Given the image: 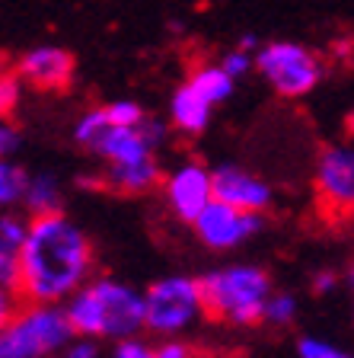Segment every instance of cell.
I'll return each mask as SVG.
<instances>
[{"instance_id":"1","label":"cell","mask_w":354,"mask_h":358,"mask_svg":"<svg viewBox=\"0 0 354 358\" xmlns=\"http://www.w3.org/2000/svg\"><path fill=\"white\" fill-rule=\"evenodd\" d=\"M20 266L26 304H67L96 272V250L80 224L58 211L32 217Z\"/></svg>"},{"instance_id":"2","label":"cell","mask_w":354,"mask_h":358,"mask_svg":"<svg viewBox=\"0 0 354 358\" xmlns=\"http://www.w3.org/2000/svg\"><path fill=\"white\" fill-rule=\"evenodd\" d=\"M67 317L77 336H96L109 343H121L147 333V298L131 282L115 275H93L67 301Z\"/></svg>"},{"instance_id":"3","label":"cell","mask_w":354,"mask_h":358,"mask_svg":"<svg viewBox=\"0 0 354 358\" xmlns=\"http://www.w3.org/2000/svg\"><path fill=\"white\" fill-rule=\"evenodd\" d=\"M201 294L211 320L246 329L262 323L265 304L274 294V282L256 262H227L201 275Z\"/></svg>"},{"instance_id":"4","label":"cell","mask_w":354,"mask_h":358,"mask_svg":"<svg viewBox=\"0 0 354 358\" xmlns=\"http://www.w3.org/2000/svg\"><path fill=\"white\" fill-rule=\"evenodd\" d=\"M74 336L64 304H22L13 320L0 323V358H54Z\"/></svg>"},{"instance_id":"5","label":"cell","mask_w":354,"mask_h":358,"mask_svg":"<svg viewBox=\"0 0 354 358\" xmlns=\"http://www.w3.org/2000/svg\"><path fill=\"white\" fill-rule=\"evenodd\" d=\"M147 298V333L156 339L189 333L207 317L201 278L195 275H163L144 288Z\"/></svg>"},{"instance_id":"6","label":"cell","mask_w":354,"mask_h":358,"mask_svg":"<svg viewBox=\"0 0 354 358\" xmlns=\"http://www.w3.org/2000/svg\"><path fill=\"white\" fill-rule=\"evenodd\" d=\"M256 71L281 99H303L319 87L325 64L313 48L300 42H265L256 52Z\"/></svg>"},{"instance_id":"7","label":"cell","mask_w":354,"mask_h":358,"mask_svg":"<svg viewBox=\"0 0 354 358\" xmlns=\"http://www.w3.org/2000/svg\"><path fill=\"white\" fill-rule=\"evenodd\" d=\"M316 205L332 221L354 217V141H332L316 154L313 166Z\"/></svg>"},{"instance_id":"8","label":"cell","mask_w":354,"mask_h":358,"mask_svg":"<svg viewBox=\"0 0 354 358\" xmlns=\"http://www.w3.org/2000/svg\"><path fill=\"white\" fill-rule=\"evenodd\" d=\"M163 205L176 221L195 224L201 217V211L214 201V166L201 164L195 157L179 160L172 170H166L163 179Z\"/></svg>"},{"instance_id":"9","label":"cell","mask_w":354,"mask_h":358,"mask_svg":"<svg viewBox=\"0 0 354 358\" xmlns=\"http://www.w3.org/2000/svg\"><path fill=\"white\" fill-rule=\"evenodd\" d=\"M268 227V215L262 211H239L233 205H223V201H211L201 217L192 224L195 237L214 250V253H230L236 246H243L246 240L258 237V234Z\"/></svg>"},{"instance_id":"10","label":"cell","mask_w":354,"mask_h":358,"mask_svg":"<svg viewBox=\"0 0 354 358\" xmlns=\"http://www.w3.org/2000/svg\"><path fill=\"white\" fill-rule=\"evenodd\" d=\"M16 74L22 77V83L38 93H61L74 83L77 74V58L67 52L64 45H32L26 52H20L10 64Z\"/></svg>"},{"instance_id":"11","label":"cell","mask_w":354,"mask_h":358,"mask_svg":"<svg viewBox=\"0 0 354 358\" xmlns=\"http://www.w3.org/2000/svg\"><path fill=\"white\" fill-rule=\"evenodd\" d=\"M214 199L223 205H233L239 211H262L274 205V189L268 186V179L252 173L249 166L239 164H217L214 166Z\"/></svg>"},{"instance_id":"12","label":"cell","mask_w":354,"mask_h":358,"mask_svg":"<svg viewBox=\"0 0 354 358\" xmlns=\"http://www.w3.org/2000/svg\"><path fill=\"white\" fill-rule=\"evenodd\" d=\"M166 170L156 160V154L138 157V160H121V164H105L103 186L118 195H147L163 186Z\"/></svg>"},{"instance_id":"13","label":"cell","mask_w":354,"mask_h":358,"mask_svg":"<svg viewBox=\"0 0 354 358\" xmlns=\"http://www.w3.org/2000/svg\"><path fill=\"white\" fill-rule=\"evenodd\" d=\"M211 115H214V106L207 103L205 96H198V90L185 80L172 90L170 96V125L176 128L185 138H198L207 131L211 125Z\"/></svg>"},{"instance_id":"14","label":"cell","mask_w":354,"mask_h":358,"mask_svg":"<svg viewBox=\"0 0 354 358\" xmlns=\"http://www.w3.org/2000/svg\"><path fill=\"white\" fill-rule=\"evenodd\" d=\"M89 154L99 157V160H105V164H121V160L150 157V154H156V150L147 144V138H144L140 125L138 128H121V125H112L109 122V125L99 131L96 141H93Z\"/></svg>"},{"instance_id":"15","label":"cell","mask_w":354,"mask_h":358,"mask_svg":"<svg viewBox=\"0 0 354 358\" xmlns=\"http://www.w3.org/2000/svg\"><path fill=\"white\" fill-rule=\"evenodd\" d=\"M22 208L29 217H45V215H58L64 211V189H61V179L52 170L32 173L29 179V192L22 199Z\"/></svg>"},{"instance_id":"16","label":"cell","mask_w":354,"mask_h":358,"mask_svg":"<svg viewBox=\"0 0 354 358\" xmlns=\"http://www.w3.org/2000/svg\"><path fill=\"white\" fill-rule=\"evenodd\" d=\"M189 83H192V87L198 90V96H205L207 103L214 106V109L233 96V87H236V80L227 74V71H223L221 64H201V67H195L192 74H189Z\"/></svg>"},{"instance_id":"17","label":"cell","mask_w":354,"mask_h":358,"mask_svg":"<svg viewBox=\"0 0 354 358\" xmlns=\"http://www.w3.org/2000/svg\"><path fill=\"white\" fill-rule=\"evenodd\" d=\"M32 173L16 160H0V205L3 211H13L16 205H22L26 192H29Z\"/></svg>"},{"instance_id":"18","label":"cell","mask_w":354,"mask_h":358,"mask_svg":"<svg viewBox=\"0 0 354 358\" xmlns=\"http://www.w3.org/2000/svg\"><path fill=\"white\" fill-rule=\"evenodd\" d=\"M297 313H300V301H297V294H290V291H274L272 298H268V304H265V317H262V323H265V327H274V329H288V327H294Z\"/></svg>"},{"instance_id":"19","label":"cell","mask_w":354,"mask_h":358,"mask_svg":"<svg viewBox=\"0 0 354 358\" xmlns=\"http://www.w3.org/2000/svg\"><path fill=\"white\" fill-rule=\"evenodd\" d=\"M32 217H22L16 211H3L0 217V250L3 253H22V246L29 240Z\"/></svg>"},{"instance_id":"20","label":"cell","mask_w":354,"mask_h":358,"mask_svg":"<svg viewBox=\"0 0 354 358\" xmlns=\"http://www.w3.org/2000/svg\"><path fill=\"white\" fill-rule=\"evenodd\" d=\"M109 125V115H105V106H99V109H87L80 115V119L74 122V128H71V138H74L77 148L89 150L93 148V141L99 138V131Z\"/></svg>"},{"instance_id":"21","label":"cell","mask_w":354,"mask_h":358,"mask_svg":"<svg viewBox=\"0 0 354 358\" xmlns=\"http://www.w3.org/2000/svg\"><path fill=\"white\" fill-rule=\"evenodd\" d=\"M22 77L16 74L10 64H3V74H0V115L3 119H13V112H16V106H20V99H22Z\"/></svg>"},{"instance_id":"22","label":"cell","mask_w":354,"mask_h":358,"mask_svg":"<svg viewBox=\"0 0 354 358\" xmlns=\"http://www.w3.org/2000/svg\"><path fill=\"white\" fill-rule=\"evenodd\" d=\"M105 115H109L112 125H121V128H138L147 119L144 106L134 103V99H112V103H105Z\"/></svg>"},{"instance_id":"23","label":"cell","mask_w":354,"mask_h":358,"mask_svg":"<svg viewBox=\"0 0 354 358\" xmlns=\"http://www.w3.org/2000/svg\"><path fill=\"white\" fill-rule=\"evenodd\" d=\"M297 355L300 358H354L348 349L329 343V339H319V336H300L297 339Z\"/></svg>"},{"instance_id":"24","label":"cell","mask_w":354,"mask_h":358,"mask_svg":"<svg viewBox=\"0 0 354 358\" xmlns=\"http://www.w3.org/2000/svg\"><path fill=\"white\" fill-rule=\"evenodd\" d=\"M0 291H10V294H20L22 298L20 253H3V250H0Z\"/></svg>"},{"instance_id":"25","label":"cell","mask_w":354,"mask_h":358,"mask_svg":"<svg viewBox=\"0 0 354 358\" xmlns=\"http://www.w3.org/2000/svg\"><path fill=\"white\" fill-rule=\"evenodd\" d=\"M217 64L227 71L233 80H239V77H246V74H252L256 71V52H243L239 45L236 48H230V52H223L221 55V61Z\"/></svg>"},{"instance_id":"26","label":"cell","mask_w":354,"mask_h":358,"mask_svg":"<svg viewBox=\"0 0 354 358\" xmlns=\"http://www.w3.org/2000/svg\"><path fill=\"white\" fill-rule=\"evenodd\" d=\"M109 358H160L156 355V343H147L144 336H131L121 343H112Z\"/></svg>"},{"instance_id":"27","label":"cell","mask_w":354,"mask_h":358,"mask_svg":"<svg viewBox=\"0 0 354 358\" xmlns=\"http://www.w3.org/2000/svg\"><path fill=\"white\" fill-rule=\"evenodd\" d=\"M58 358H103V339H96V336H74V343L67 345Z\"/></svg>"},{"instance_id":"28","label":"cell","mask_w":354,"mask_h":358,"mask_svg":"<svg viewBox=\"0 0 354 358\" xmlns=\"http://www.w3.org/2000/svg\"><path fill=\"white\" fill-rule=\"evenodd\" d=\"M140 131H144V138H147L150 148L160 150V148H166V141H170V131H176V128H172L170 122L156 119V115H147V119H144V125H140Z\"/></svg>"},{"instance_id":"29","label":"cell","mask_w":354,"mask_h":358,"mask_svg":"<svg viewBox=\"0 0 354 358\" xmlns=\"http://www.w3.org/2000/svg\"><path fill=\"white\" fill-rule=\"evenodd\" d=\"M22 148V131L13 125V119L0 122V157L3 160H13V154H20Z\"/></svg>"},{"instance_id":"30","label":"cell","mask_w":354,"mask_h":358,"mask_svg":"<svg viewBox=\"0 0 354 358\" xmlns=\"http://www.w3.org/2000/svg\"><path fill=\"white\" fill-rule=\"evenodd\" d=\"M156 355L160 358H195V349L185 343L182 336H172V339H160L156 343Z\"/></svg>"},{"instance_id":"31","label":"cell","mask_w":354,"mask_h":358,"mask_svg":"<svg viewBox=\"0 0 354 358\" xmlns=\"http://www.w3.org/2000/svg\"><path fill=\"white\" fill-rule=\"evenodd\" d=\"M335 285H339V275H335V272H329V268L313 275V291H316V294H332Z\"/></svg>"},{"instance_id":"32","label":"cell","mask_w":354,"mask_h":358,"mask_svg":"<svg viewBox=\"0 0 354 358\" xmlns=\"http://www.w3.org/2000/svg\"><path fill=\"white\" fill-rule=\"evenodd\" d=\"M239 48H243V52H258L262 42H258V36H252V32H243V36H239Z\"/></svg>"},{"instance_id":"33","label":"cell","mask_w":354,"mask_h":358,"mask_svg":"<svg viewBox=\"0 0 354 358\" xmlns=\"http://www.w3.org/2000/svg\"><path fill=\"white\" fill-rule=\"evenodd\" d=\"M345 282H348V288L354 291V262H351V268H348V272H345Z\"/></svg>"},{"instance_id":"34","label":"cell","mask_w":354,"mask_h":358,"mask_svg":"<svg viewBox=\"0 0 354 358\" xmlns=\"http://www.w3.org/2000/svg\"><path fill=\"white\" fill-rule=\"evenodd\" d=\"M348 131H351V141H354V112L348 115Z\"/></svg>"}]
</instances>
